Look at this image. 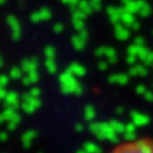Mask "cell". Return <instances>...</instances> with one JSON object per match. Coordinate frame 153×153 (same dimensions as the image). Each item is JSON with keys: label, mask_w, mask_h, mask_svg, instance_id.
<instances>
[{"label": "cell", "mask_w": 153, "mask_h": 153, "mask_svg": "<svg viewBox=\"0 0 153 153\" xmlns=\"http://www.w3.org/2000/svg\"><path fill=\"white\" fill-rule=\"evenodd\" d=\"M105 153H153V136H135L111 146Z\"/></svg>", "instance_id": "1"}]
</instances>
